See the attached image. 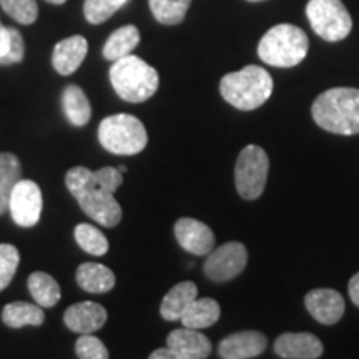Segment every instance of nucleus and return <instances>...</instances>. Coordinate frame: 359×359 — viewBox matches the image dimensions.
I'll use <instances>...</instances> for the list:
<instances>
[{"label":"nucleus","mask_w":359,"mask_h":359,"mask_svg":"<svg viewBox=\"0 0 359 359\" xmlns=\"http://www.w3.org/2000/svg\"><path fill=\"white\" fill-rule=\"evenodd\" d=\"M248 2H262V0H248Z\"/></svg>","instance_id":"e433bc0d"},{"label":"nucleus","mask_w":359,"mask_h":359,"mask_svg":"<svg viewBox=\"0 0 359 359\" xmlns=\"http://www.w3.org/2000/svg\"><path fill=\"white\" fill-rule=\"evenodd\" d=\"M25 43L20 32L0 22V65L19 64L24 60Z\"/></svg>","instance_id":"a878e982"},{"label":"nucleus","mask_w":359,"mask_h":359,"mask_svg":"<svg viewBox=\"0 0 359 359\" xmlns=\"http://www.w3.org/2000/svg\"><path fill=\"white\" fill-rule=\"evenodd\" d=\"M22 178L20 160L13 154H0V215L8 210V200L15 183Z\"/></svg>","instance_id":"b1692460"},{"label":"nucleus","mask_w":359,"mask_h":359,"mask_svg":"<svg viewBox=\"0 0 359 359\" xmlns=\"http://www.w3.org/2000/svg\"><path fill=\"white\" fill-rule=\"evenodd\" d=\"M308 48L309 40L304 30L291 24H280L269 29L259 40L258 57L271 67L291 69L306 58Z\"/></svg>","instance_id":"39448f33"},{"label":"nucleus","mask_w":359,"mask_h":359,"mask_svg":"<svg viewBox=\"0 0 359 359\" xmlns=\"http://www.w3.org/2000/svg\"><path fill=\"white\" fill-rule=\"evenodd\" d=\"M107 309L93 302L72 304L64 314V323L70 331L80 334H92L105 326Z\"/></svg>","instance_id":"2eb2a0df"},{"label":"nucleus","mask_w":359,"mask_h":359,"mask_svg":"<svg viewBox=\"0 0 359 359\" xmlns=\"http://www.w3.org/2000/svg\"><path fill=\"white\" fill-rule=\"evenodd\" d=\"M155 20L163 25H178L185 20L191 0H148Z\"/></svg>","instance_id":"bb28decb"},{"label":"nucleus","mask_w":359,"mask_h":359,"mask_svg":"<svg viewBox=\"0 0 359 359\" xmlns=\"http://www.w3.org/2000/svg\"><path fill=\"white\" fill-rule=\"evenodd\" d=\"M175 238L183 250L195 257H205L215 246L212 228L195 218H180L175 223Z\"/></svg>","instance_id":"9b49d317"},{"label":"nucleus","mask_w":359,"mask_h":359,"mask_svg":"<svg viewBox=\"0 0 359 359\" xmlns=\"http://www.w3.org/2000/svg\"><path fill=\"white\" fill-rule=\"evenodd\" d=\"M75 353L82 359H107L109 349L93 334H82L75 343Z\"/></svg>","instance_id":"2f4dec72"},{"label":"nucleus","mask_w":359,"mask_h":359,"mask_svg":"<svg viewBox=\"0 0 359 359\" xmlns=\"http://www.w3.org/2000/svg\"><path fill=\"white\" fill-rule=\"evenodd\" d=\"M75 241L85 253L92 257H103L109 253V240L98 228L88 223H80L75 226Z\"/></svg>","instance_id":"cd10ccee"},{"label":"nucleus","mask_w":359,"mask_h":359,"mask_svg":"<svg viewBox=\"0 0 359 359\" xmlns=\"http://www.w3.org/2000/svg\"><path fill=\"white\" fill-rule=\"evenodd\" d=\"M110 82L122 100L140 103L155 95L160 77L154 67L130 53L114 62L110 69Z\"/></svg>","instance_id":"20e7f679"},{"label":"nucleus","mask_w":359,"mask_h":359,"mask_svg":"<svg viewBox=\"0 0 359 359\" xmlns=\"http://www.w3.org/2000/svg\"><path fill=\"white\" fill-rule=\"evenodd\" d=\"M275 353L285 359L321 358L323 344L311 333H285L275 341Z\"/></svg>","instance_id":"dca6fc26"},{"label":"nucleus","mask_w":359,"mask_h":359,"mask_svg":"<svg viewBox=\"0 0 359 359\" xmlns=\"http://www.w3.org/2000/svg\"><path fill=\"white\" fill-rule=\"evenodd\" d=\"M77 283L87 293L103 294L115 286V275L105 264L83 263L77 269Z\"/></svg>","instance_id":"6ab92c4d"},{"label":"nucleus","mask_w":359,"mask_h":359,"mask_svg":"<svg viewBox=\"0 0 359 359\" xmlns=\"http://www.w3.org/2000/svg\"><path fill=\"white\" fill-rule=\"evenodd\" d=\"M198 298V288L193 281H182L165 294L160 306V314L167 321H180L188 306Z\"/></svg>","instance_id":"a211bd4d"},{"label":"nucleus","mask_w":359,"mask_h":359,"mask_svg":"<svg viewBox=\"0 0 359 359\" xmlns=\"http://www.w3.org/2000/svg\"><path fill=\"white\" fill-rule=\"evenodd\" d=\"M140 43V32L135 25H125L116 29L114 34L107 39L103 45V57L107 60H118V58L127 57L135 50V47Z\"/></svg>","instance_id":"5701e85b"},{"label":"nucleus","mask_w":359,"mask_h":359,"mask_svg":"<svg viewBox=\"0 0 359 359\" xmlns=\"http://www.w3.org/2000/svg\"><path fill=\"white\" fill-rule=\"evenodd\" d=\"M62 105H64L67 120L74 127H83L90 122L92 107H90V102L83 90L77 85L65 87L64 93H62Z\"/></svg>","instance_id":"412c9836"},{"label":"nucleus","mask_w":359,"mask_h":359,"mask_svg":"<svg viewBox=\"0 0 359 359\" xmlns=\"http://www.w3.org/2000/svg\"><path fill=\"white\" fill-rule=\"evenodd\" d=\"M311 114L316 125L334 135H359V90L330 88L316 97Z\"/></svg>","instance_id":"f03ea898"},{"label":"nucleus","mask_w":359,"mask_h":359,"mask_svg":"<svg viewBox=\"0 0 359 359\" xmlns=\"http://www.w3.org/2000/svg\"><path fill=\"white\" fill-rule=\"evenodd\" d=\"M98 140L102 147L115 155H137L145 150L148 133L137 116L116 114L102 120L98 127Z\"/></svg>","instance_id":"423d86ee"},{"label":"nucleus","mask_w":359,"mask_h":359,"mask_svg":"<svg viewBox=\"0 0 359 359\" xmlns=\"http://www.w3.org/2000/svg\"><path fill=\"white\" fill-rule=\"evenodd\" d=\"M88 52V42L82 35L60 40L52 53V65L60 75H72L83 64Z\"/></svg>","instance_id":"f3484780"},{"label":"nucleus","mask_w":359,"mask_h":359,"mask_svg":"<svg viewBox=\"0 0 359 359\" xmlns=\"http://www.w3.org/2000/svg\"><path fill=\"white\" fill-rule=\"evenodd\" d=\"M268 339L259 331H240L226 336L218 346L223 359H251L258 358L266 349Z\"/></svg>","instance_id":"4468645a"},{"label":"nucleus","mask_w":359,"mask_h":359,"mask_svg":"<svg viewBox=\"0 0 359 359\" xmlns=\"http://www.w3.org/2000/svg\"><path fill=\"white\" fill-rule=\"evenodd\" d=\"M167 346L175 353L177 359H205L212 353V343L200 330L180 327L173 330L167 338Z\"/></svg>","instance_id":"ddd939ff"},{"label":"nucleus","mask_w":359,"mask_h":359,"mask_svg":"<svg viewBox=\"0 0 359 359\" xmlns=\"http://www.w3.org/2000/svg\"><path fill=\"white\" fill-rule=\"evenodd\" d=\"M219 92L238 110H257L271 97L273 79L262 67L248 65L224 75L219 82Z\"/></svg>","instance_id":"7ed1b4c3"},{"label":"nucleus","mask_w":359,"mask_h":359,"mask_svg":"<svg viewBox=\"0 0 359 359\" xmlns=\"http://www.w3.org/2000/svg\"><path fill=\"white\" fill-rule=\"evenodd\" d=\"M65 183L87 217L105 228L120 223L122 206L114 196L123 183V173L118 168L105 167L92 172L87 167H74L67 173Z\"/></svg>","instance_id":"f257e3e1"},{"label":"nucleus","mask_w":359,"mask_h":359,"mask_svg":"<svg viewBox=\"0 0 359 359\" xmlns=\"http://www.w3.org/2000/svg\"><path fill=\"white\" fill-rule=\"evenodd\" d=\"M348 291H349V296H351L353 303L356 304V306H359V273H356V275L349 280Z\"/></svg>","instance_id":"473e14b6"},{"label":"nucleus","mask_w":359,"mask_h":359,"mask_svg":"<svg viewBox=\"0 0 359 359\" xmlns=\"http://www.w3.org/2000/svg\"><path fill=\"white\" fill-rule=\"evenodd\" d=\"M246 263H248V251L245 245L230 241L210 251L203 264V271L208 280L224 283L240 276L246 268Z\"/></svg>","instance_id":"1a4fd4ad"},{"label":"nucleus","mask_w":359,"mask_h":359,"mask_svg":"<svg viewBox=\"0 0 359 359\" xmlns=\"http://www.w3.org/2000/svg\"><path fill=\"white\" fill-rule=\"evenodd\" d=\"M45 2L53 4V6H62V4H65L67 0H45Z\"/></svg>","instance_id":"f704fd0d"},{"label":"nucleus","mask_w":359,"mask_h":359,"mask_svg":"<svg viewBox=\"0 0 359 359\" xmlns=\"http://www.w3.org/2000/svg\"><path fill=\"white\" fill-rule=\"evenodd\" d=\"M0 7L8 17L24 25L34 24L39 17L37 0H0Z\"/></svg>","instance_id":"c756f323"},{"label":"nucleus","mask_w":359,"mask_h":359,"mask_svg":"<svg viewBox=\"0 0 359 359\" xmlns=\"http://www.w3.org/2000/svg\"><path fill=\"white\" fill-rule=\"evenodd\" d=\"M118 172H120V173H125V172H127V167H125V165H120Z\"/></svg>","instance_id":"c9c22d12"},{"label":"nucleus","mask_w":359,"mask_h":359,"mask_svg":"<svg viewBox=\"0 0 359 359\" xmlns=\"http://www.w3.org/2000/svg\"><path fill=\"white\" fill-rule=\"evenodd\" d=\"M12 219L22 228L35 226L42 215V191L32 180H19L8 200Z\"/></svg>","instance_id":"9d476101"},{"label":"nucleus","mask_w":359,"mask_h":359,"mask_svg":"<svg viewBox=\"0 0 359 359\" xmlns=\"http://www.w3.org/2000/svg\"><path fill=\"white\" fill-rule=\"evenodd\" d=\"M269 158L258 145H248L240 151L235 167L236 190L241 198L257 200L266 187Z\"/></svg>","instance_id":"6e6552de"},{"label":"nucleus","mask_w":359,"mask_h":359,"mask_svg":"<svg viewBox=\"0 0 359 359\" xmlns=\"http://www.w3.org/2000/svg\"><path fill=\"white\" fill-rule=\"evenodd\" d=\"M222 308L212 298H196L182 316V325L193 330H205L219 320Z\"/></svg>","instance_id":"aec40b11"},{"label":"nucleus","mask_w":359,"mask_h":359,"mask_svg":"<svg viewBox=\"0 0 359 359\" xmlns=\"http://www.w3.org/2000/svg\"><path fill=\"white\" fill-rule=\"evenodd\" d=\"M306 15L314 34L326 42H339L353 29L351 15L341 0H309Z\"/></svg>","instance_id":"0eeeda50"},{"label":"nucleus","mask_w":359,"mask_h":359,"mask_svg":"<svg viewBox=\"0 0 359 359\" xmlns=\"http://www.w3.org/2000/svg\"><path fill=\"white\" fill-rule=\"evenodd\" d=\"M20 255L19 250L13 245H0V291L6 290L15 276L17 266H19Z\"/></svg>","instance_id":"7c9ffc66"},{"label":"nucleus","mask_w":359,"mask_h":359,"mask_svg":"<svg viewBox=\"0 0 359 359\" xmlns=\"http://www.w3.org/2000/svg\"><path fill=\"white\" fill-rule=\"evenodd\" d=\"M150 359H177V356H175V353L167 346L155 349V351L150 354Z\"/></svg>","instance_id":"72a5a7b5"},{"label":"nucleus","mask_w":359,"mask_h":359,"mask_svg":"<svg viewBox=\"0 0 359 359\" xmlns=\"http://www.w3.org/2000/svg\"><path fill=\"white\" fill-rule=\"evenodd\" d=\"M127 2L128 0H85V19L93 25L103 24V22L109 20L115 12H118Z\"/></svg>","instance_id":"c85d7f7f"},{"label":"nucleus","mask_w":359,"mask_h":359,"mask_svg":"<svg viewBox=\"0 0 359 359\" xmlns=\"http://www.w3.org/2000/svg\"><path fill=\"white\" fill-rule=\"evenodd\" d=\"M2 321L8 327L40 326L45 321V313L42 306L27 302L8 303L2 309Z\"/></svg>","instance_id":"4be33fe9"},{"label":"nucleus","mask_w":359,"mask_h":359,"mask_svg":"<svg viewBox=\"0 0 359 359\" xmlns=\"http://www.w3.org/2000/svg\"><path fill=\"white\" fill-rule=\"evenodd\" d=\"M304 306L321 325H334L344 314V299L341 293L331 288L311 290L304 296Z\"/></svg>","instance_id":"f8f14e48"},{"label":"nucleus","mask_w":359,"mask_h":359,"mask_svg":"<svg viewBox=\"0 0 359 359\" xmlns=\"http://www.w3.org/2000/svg\"><path fill=\"white\" fill-rule=\"evenodd\" d=\"M29 291L35 303L42 308H53L60 299V286L48 273L35 271L29 276Z\"/></svg>","instance_id":"393cba45"}]
</instances>
